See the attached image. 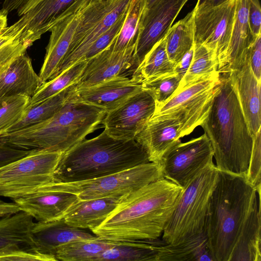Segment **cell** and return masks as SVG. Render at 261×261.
<instances>
[{
    "instance_id": "d6a6232c",
    "label": "cell",
    "mask_w": 261,
    "mask_h": 261,
    "mask_svg": "<svg viewBox=\"0 0 261 261\" xmlns=\"http://www.w3.org/2000/svg\"><path fill=\"white\" fill-rule=\"evenodd\" d=\"M174 66L167 53L165 37L146 54L131 77L141 83L144 80L174 72Z\"/></svg>"
},
{
    "instance_id": "f6af8a7d",
    "label": "cell",
    "mask_w": 261,
    "mask_h": 261,
    "mask_svg": "<svg viewBox=\"0 0 261 261\" xmlns=\"http://www.w3.org/2000/svg\"><path fill=\"white\" fill-rule=\"evenodd\" d=\"M193 51L194 46L182 57L179 62L175 64L174 71L179 76L181 80L190 65Z\"/></svg>"
},
{
    "instance_id": "603a6c76",
    "label": "cell",
    "mask_w": 261,
    "mask_h": 261,
    "mask_svg": "<svg viewBox=\"0 0 261 261\" xmlns=\"http://www.w3.org/2000/svg\"><path fill=\"white\" fill-rule=\"evenodd\" d=\"M121 197L78 199L63 218L71 226L91 231L103 222L116 206Z\"/></svg>"
},
{
    "instance_id": "3957f363",
    "label": "cell",
    "mask_w": 261,
    "mask_h": 261,
    "mask_svg": "<svg viewBox=\"0 0 261 261\" xmlns=\"http://www.w3.org/2000/svg\"><path fill=\"white\" fill-rule=\"evenodd\" d=\"M149 162L145 150L135 140L116 139L104 130L63 153L54 172V181L89 180Z\"/></svg>"
},
{
    "instance_id": "4316f807",
    "label": "cell",
    "mask_w": 261,
    "mask_h": 261,
    "mask_svg": "<svg viewBox=\"0 0 261 261\" xmlns=\"http://www.w3.org/2000/svg\"><path fill=\"white\" fill-rule=\"evenodd\" d=\"M157 261H213L205 229L182 241L160 244Z\"/></svg>"
},
{
    "instance_id": "9a60e30c",
    "label": "cell",
    "mask_w": 261,
    "mask_h": 261,
    "mask_svg": "<svg viewBox=\"0 0 261 261\" xmlns=\"http://www.w3.org/2000/svg\"><path fill=\"white\" fill-rule=\"evenodd\" d=\"M188 0H158L142 13L134 57L138 66L146 54L167 34Z\"/></svg>"
},
{
    "instance_id": "8d00e7d4",
    "label": "cell",
    "mask_w": 261,
    "mask_h": 261,
    "mask_svg": "<svg viewBox=\"0 0 261 261\" xmlns=\"http://www.w3.org/2000/svg\"><path fill=\"white\" fill-rule=\"evenodd\" d=\"M220 73L211 79L202 81L185 88L173 94L165 102L156 106L153 114L169 111L187 100L215 87L220 81Z\"/></svg>"
},
{
    "instance_id": "5b68a950",
    "label": "cell",
    "mask_w": 261,
    "mask_h": 261,
    "mask_svg": "<svg viewBox=\"0 0 261 261\" xmlns=\"http://www.w3.org/2000/svg\"><path fill=\"white\" fill-rule=\"evenodd\" d=\"M72 95L49 119L2 135L0 143L26 150L67 151L94 132L107 113L102 109L75 100Z\"/></svg>"
},
{
    "instance_id": "e0dca14e",
    "label": "cell",
    "mask_w": 261,
    "mask_h": 261,
    "mask_svg": "<svg viewBox=\"0 0 261 261\" xmlns=\"http://www.w3.org/2000/svg\"><path fill=\"white\" fill-rule=\"evenodd\" d=\"M78 199L75 194L53 190L46 184L12 200L20 211L25 212L37 222H46L63 218Z\"/></svg>"
},
{
    "instance_id": "7402d4cb",
    "label": "cell",
    "mask_w": 261,
    "mask_h": 261,
    "mask_svg": "<svg viewBox=\"0 0 261 261\" xmlns=\"http://www.w3.org/2000/svg\"><path fill=\"white\" fill-rule=\"evenodd\" d=\"M248 4L249 0H237L234 20L228 50V64L224 72L238 70L244 64L248 58L249 47L256 38L249 25Z\"/></svg>"
},
{
    "instance_id": "f546056e",
    "label": "cell",
    "mask_w": 261,
    "mask_h": 261,
    "mask_svg": "<svg viewBox=\"0 0 261 261\" xmlns=\"http://www.w3.org/2000/svg\"><path fill=\"white\" fill-rule=\"evenodd\" d=\"M170 60L176 64L194 45V10L171 26L165 36Z\"/></svg>"
},
{
    "instance_id": "f1b7e54d",
    "label": "cell",
    "mask_w": 261,
    "mask_h": 261,
    "mask_svg": "<svg viewBox=\"0 0 261 261\" xmlns=\"http://www.w3.org/2000/svg\"><path fill=\"white\" fill-rule=\"evenodd\" d=\"M114 246L103 252L96 261H157L155 241H114Z\"/></svg>"
},
{
    "instance_id": "484cf974",
    "label": "cell",
    "mask_w": 261,
    "mask_h": 261,
    "mask_svg": "<svg viewBox=\"0 0 261 261\" xmlns=\"http://www.w3.org/2000/svg\"><path fill=\"white\" fill-rule=\"evenodd\" d=\"M132 1L114 0L112 6L103 17L87 34L74 49L65 57L59 71L53 78L74 64L83 61V58L91 45L117 21L128 9Z\"/></svg>"
},
{
    "instance_id": "e575fe53",
    "label": "cell",
    "mask_w": 261,
    "mask_h": 261,
    "mask_svg": "<svg viewBox=\"0 0 261 261\" xmlns=\"http://www.w3.org/2000/svg\"><path fill=\"white\" fill-rule=\"evenodd\" d=\"M143 9L142 0H133L122 27L111 44L114 50L121 51L135 45L140 30Z\"/></svg>"
},
{
    "instance_id": "7dc6e473",
    "label": "cell",
    "mask_w": 261,
    "mask_h": 261,
    "mask_svg": "<svg viewBox=\"0 0 261 261\" xmlns=\"http://www.w3.org/2000/svg\"><path fill=\"white\" fill-rule=\"evenodd\" d=\"M29 1V0H5L1 10L8 14L12 11L17 10Z\"/></svg>"
},
{
    "instance_id": "bcb514c9",
    "label": "cell",
    "mask_w": 261,
    "mask_h": 261,
    "mask_svg": "<svg viewBox=\"0 0 261 261\" xmlns=\"http://www.w3.org/2000/svg\"><path fill=\"white\" fill-rule=\"evenodd\" d=\"M20 211L18 205L13 202H7L0 198V217L14 214Z\"/></svg>"
},
{
    "instance_id": "60d3db41",
    "label": "cell",
    "mask_w": 261,
    "mask_h": 261,
    "mask_svg": "<svg viewBox=\"0 0 261 261\" xmlns=\"http://www.w3.org/2000/svg\"><path fill=\"white\" fill-rule=\"evenodd\" d=\"M27 47L19 40L13 38L0 47V74L20 56L25 54Z\"/></svg>"
},
{
    "instance_id": "52a82bcc",
    "label": "cell",
    "mask_w": 261,
    "mask_h": 261,
    "mask_svg": "<svg viewBox=\"0 0 261 261\" xmlns=\"http://www.w3.org/2000/svg\"><path fill=\"white\" fill-rule=\"evenodd\" d=\"M159 163L149 162L114 174L89 180L63 182L52 181L51 189L75 194L79 199L121 197L163 178Z\"/></svg>"
},
{
    "instance_id": "ab89813d",
    "label": "cell",
    "mask_w": 261,
    "mask_h": 261,
    "mask_svg": "<svg viewBox=\"0 0 261 261\" xmlns=\"http://www.w3.org/2000/svg\"><path fill=\"white\" fill-rule=\"evenodd\" d=\"M261 131L253 136V145L249 165L245 178L256 190L260 191L261 187Z\"/></svg>"
},
{
    "instance_id": "cb8c5ba5",
    "label": "cell",
    "mask_w": 261,
    "mask_h": 261,
    "mask_svg": "<svg viewBox=\"0 0 261 261\" xmlns=\"http://www.w3.org/2000/svg\"><path fill=\"white\" fill-rule=\"evenodd\" d=\"M260 195L246 218L228 261H261Z\"/></svg>"
},
{
    "instance_id": "681fc988",
    "label": "cell",
    "mask_w": 261,
    "mask_h": 261,
    "mask_svg": "<svg viewBox=\"0 0 261 261\" xmlns=\"http://www.w3.org/2000/svg\"><path fill=\"white\" fill-rule=\"evenodd\" d=\"M42 0H29L17 10L18 15L21 16Z\"/></svg>"
},
{
    "instance_id": "c3c4849f",
    "label": "cell",
    "mask_w": 261,
    "mask_h": 261,
    "mask_svg": "<svg viewBox=\"0 0 261 261\" xmlns=\"http://www.w3.org/2000/svg\"><path fill=\"white\" fill-rule=\"evenodd\" d=\"M230 0H198L196 10L208 9L221 5Z\"/></svg>"
},
{
    "instance_id": "ba28073f",
    "label": "cell",
    "mask_w": 261,
    "mask_h": 261,
    "mask_svg": "<svg viewBox=\"0 0 261 261\" xmlns=\"http://www.w3.org/2000/svg\"><path fill=\"white\" fill-rule=\"evenodd\" d=\"M62 154L32 150L27 155L0 167V197L13 199L54 181Z\"/></svg>"
},
{
    "instance_id": "4dcf8cb0",
    "label": "cell",
    "mask_w": 261,
    "mask_h": 261,
    "mask_svg": "<svg viewBox=\"0 0 261 261\" xmlns=\"http://www.w3.org/2000/svg\"><path fill=\"white\" fill-rule=\"evenodd\" d=\"M114 241L101 239L79 240L58 247L55 256L57 260L96 261L103 252L114 246Z\"/></svg>"
},
{
    "instance_id": "7a4b0ae2",
    "label": "cell",
    "mask_w": 261,
    "mask_h": 261,
    "mask_svg": "<svg viewBox=\"0 0 261 261\" xmlns=\"http://www.w3.org/2000/svg\"><path fill=\"white\" fill-rule=\"evenodd\" d=\"M200 126L211 143L217 169L245 176L253 136L227 72L220 73L218 91Z\"/></svg>"
},
{
    "instance_id": "8992f818",
    "label": "cell",
    "mask_w": 261,
    "mask_h": 261,
    "mask_svg": "<svg viewBox=\"0 0 261 261\" xmlns=\"http://www.w3.org/2000/svg\"><path fill=\"white\" fill-rule=\"evenodd\" d=\"M218 176L219 170L213 162L182 188L162 233L165 243L178 242L204 230Z\"/></svg>"
},
{
    "instance_id": "6da1fadb",
    "label": "cell",
    "mask_w": 261,
    "mask_h": 261,
    "mask_svg": "<svg viewBox=\"0 0 261 261\" xmlns=\"http://www.w3.org/2000/svg\"><path fill=\"white\" fill-rule=\"evenodd\" d=\"M182 188L164 178L121 197L91 232L113 241H155L162 234Z\"/></svg>"
},
{
    "instance_id": "f35d334b",
    "label": "cell",
    "mask_w": 261,
    "mask_h": 261,
    "mask_svg": "<svg viewBox=\"0 0 261 261\" xmlns=\"http://www.w3.org/2000/svg\"><path fill=\"white\" fill-rule=\"evenodd\" d=\"M129 7L119 17L117 21L91 45L85 54L83 61H87L89 60L111 44L119 34L122 27L126 18Z\"/></svg>"
},
{
    "instance_id": "5bb4252c",
    "label": "cell",
    "mask_w": 261,
    "mask_h": 261,
    "mask_svg": "<svg viewBox=\"0 0 261 261\" xmlns=\"http://www.w3.org/2000/svg\"><path fill=\"white\" fill-rule=\"evenodd\" d=\"M76 0H42L3 32L18 39L27 48L59 21Z\"/></svg>"
},
{
    "instance_id": "836d02e7",
    "label": "cell",
    "mask_w": 261,
    "mask_h": 261,
    "mask_svg": "<svg viewBox=\"0 0 261 261\" xmlns=\"http://www.w3.org/2000/svg\"><path fill=\"white\" fill-rule=\"evenodd\" d=\"M87 61L77 63L55 77L40 85L31 98L27 108L40 103L56 95L66 88L76 84L86 65Z\"/></svg>"
},
{
    "instance_id": "2e32d148",
    "label": "cell",
    "mask_w": 261,
    "mask_h": 261,
    "mask_svg": "<svg viewBox=\"0 0 261 261\" xmlns=\"http://www.w3.org/2000/svg\"><path fill=\"white\" fill-rule=\"evenodd\" d=\"M135 47L115 51L111 44L87 61L76 88L88 87L115 76H126L127 74L132 76L138 67L134 57Z\"/></svg>"
},
{
    "instance_id": "8fae6325",
    "label": "cell",
    "mask_w": 261,
    "mask_h": 261,
    "mask_svg": "<svg viewBox=\"0 0 261 261\" xmlns=\"http://www.w3.org/2000/svg\"><path fill=\"white\" fill-rule=\"evenodd\" d=\"M214 151L205 133L172 146L159 163L163 177L184 188L201 171L213 162Z\"/></svg>"
},
{
    "instance_id": "d6986e66",
    "label": "cell",
    "mask_w": 261,
    "mask_h": 261,
    "mask_svg": "<svg viewBox=\"0 0 261 261\" xmlns=\"http://www.w3.org/2000/svg\"><path fill=\"white\" fill-rule=\"evenodd\" d=\"M227 73L236 89L249 131L253 136L261 129V82L252 72L248 55L239 69Z\"/></svg>"
},
{
    "instance_id": "ee69618b",
    "label": "cell",
    "mask_w": 261,
    "mask_h": 261,
    "mask_svg": "<svg viewBox=\"0 0 261 261\" xmlns=\"http://www.w3.org/2000/svg\"><path fill=\"white\" fill-rule=\"evenodd\" d=\"M31 150L15 148L0 143V167L27 155Z\"/></svg>"
},
{
    "instance_id": "ac0fdd59",
    "label": "cell",
    "mask_w": 261,
    "mask_h": 261,
    "mask_svg": "<svg viewBox=\"0 0 261 261\" xmlns=\"http://www.w3.org/2000/svg\"><path fill=\"white\" fill-rule=\"evenodd\" d=\"M142 89L141 83L132 77L119 76L88 87L76 89L72 95L76 100L110 112Z\"/></svg>"
},
{
    "instance_id": "816d5d0a",
    "label": "cell",
    "mask_w": 261,
    "mask_h": 261,
    "mask_svg": "<svg viewBox=\"0 0 261 261\" xmlns=\"http://www.w3.org/2000/svg\"><path fill=\"white\" fill-rule=\"evenodd\" d=\"M158 0H142L143 9L142 13L151 8Z\"/></svg>"
},
{
    "instance_id": "f5cc1de1",
    "label": "cell",
    "mask_w": 261,
    "mask_h": 261,
    "mask_svg": "<svg viewBox=\"0 0 261 261\" xmlns=\"http://www.w3.org/2000/svg\"><path fill=\"white\" fill-rule=\"evenodd\" d=\"M14 38L2 34L0 35V47Z\"/></svg>"
},
{
    "instance_id": "f907efd6",
    "label": "cell",
    "mask_w": 261,
    "mask_h": 261,
    "mask_svg": "<svg viewBox=\"0 0 261 261\" xmlns=\"http://www.w3.org/2000/svg\"><path fill=\"white\" fill-rule=\"evenodd\" d=\"M7 14L0 10V35L7 27Z\"/></svg>"
},
{
    "instance_id": "b9f144b4",
    "label": "cell",
    "mask_w": 261,
    "mask_h": 261,
    "mask_svg": "<svg viewBox=\"0 0 261 261\" xmlns=\"http://www.w3.org/2000/svg\"><path fill=\"white\" fill-rule=\"evenodd\" d=\"M248 61L253 74L261 82V35L257 37L250 46Z\"/></svg>"
},
{
    "instance_id": "ffe728a7",
    "label": "cell",
    "mask_w": 261,
    "mask_h": 261,
    "mask_svg": "<svg viewBox=\"0 0 261 261\" xmlns=\"http://www.w3.org/2000/svg\"><path fill=\"white\" fill-rule=\"evenodd\" d=\"M31 238L37 251L55 257L57 249L64 244L79 240L94 239L97 237L85 229L69 225L62 218L46 222H34Z\"/></svg>"
},
{
    "instance_id": "7bdbcfd3",
    "label": "cell",
    "mask_w": 261,
    "mask_h": 261,
    "mask_svg": "<svg viewBox=\"0 0 261 261\" xmlns=\"http://www.w3.org/2000/svg\"><path fill=\"white\" fill-rule=\"evenodd\" d=\"M248 17L253 36L256 38L261 35V10L259 0H249Z\"/></svg>"
},
{
    "instance_id": "d590c367",
    "label": "cell",
    "mask_w": 261,
    "mask_h": 261,
    "mask_svg": "<svg viewBox=\"0 0 261 261\" xmlns=\"http://www.w3.org/2000/svg\"><path fill=\"white\" fill-rule=\"evenodd\" d=\"M181 78L174 71L143 81L142 88L150 92L156 106L165 102L178 88Z\"/></svg>"
},
{
    "instance_id": "83f0119b",
    "label": "cell",
    "mask_w": 261,
    "mask_h": 261,
    "mask_svg": "<svg viewBox=\"0 0 261 261\" xmlns=\"http://www.w3.org/2000/svg\"><path fill=\"white\" fill-rule=\"evenodd\" d=\"M75 88L76 84L71 85L43 102L27 108L21 118L6 133L22 129L49 119L69 100Z\"/></svg>"
},
{
    "instance_id": "7c38bea8",
    "label": "cell",
    "mask_w": 261,
    "mask_h": 261,
    "mask_svg": "<svg viewBox=\"0 0 261 261\" xmlns=\"http://www.w3.org/2000/svg\"><path fill=\"white\" fill-rule=\"evenodd\" d=\"M156 107L152 94L142 89L106 113L101 124L110 136L133 140L153 114Z\"/></svg>"
},
{
    "instance_id": "30bf717a",
    "label": "cell",
    "mask_w": 261,
    "mask_h": 261,
    "mask_svg": "<svg viewBox=\"0 0 261 261\" xmlns=\"http://www.w3.org/2000/svg\"><path fill=\"white\" fill-rule=\"evenodd\" d=\"M197 126L196 119L182 110L153 114L135 140L145 150L150 162L159 163L172 146Z\"/></svg>"
},
{
    "instance_id": "1f68e13d",
    "label": "cell",
    "mask_w": 261,
    "mask_h": 261,
    "mask_svg": "<svg viewBox=\"0 0 261 261\" xmlns=\"http://www.w3.org/2000/svg\"><path fill=\"white\" fill-rule=\"evenodd\" d=\"M220 73L211 52L203 45L194 44L190 65L174 93L192 84L211 79Z\"/></svg>"
},
{
    "instance_id": "277c9868",
    "label": "cell",
    "mask_w": 261,
    "mask_h": 261,
    "mask_svg": "<svg viewBox=\"0 0 261 261\" xmlns=\"http://www.w3.org/2000/svg\"><path fill=\"white\" fill-rule=\"evenodd\" d=\"M260 195L245 176L219 171L204 226L213 261H228L241 228Z\"/></svg>"
},
{
    "instance_id": "74e56055",
    "label": "cell",
    "mask_w": 261,
    "mask_h": 261,
    "mask_svg": "<svg viewBox=\"0 0 261 261\" xmlns=\"http://www.w3.org/2000/svg\"><path fill=\"white\" fill-rule=\"evenodd\" d=\"M31 97L18 95L12 97L0 106V136L17 122L22 117L28 107Z\"/></svg>"
},
{
    "instance_id": "d4e9b609",
    "label": "cell",
    "mask_w": 261,
    "mask_h": 261,
    "mask_svg": "<svg viewBox=\"0 0 261 261\" xmlns=\"http://www.w3.org/2000/svg\"><path fill=\"white\" fill-rule=\"evenodd\" d=\"M34 223L33 217L23 211L0 217V253L19 249L36 250L31 238Z\"/></svg>"
},
{
    "instance_id": "44dd1931",
    "label": "cell",
    "mask_w": 261,
    "mask_h": 261,
    "mask_svg": "<svg viewBox=\"0 0 261 261\" xmlns=\"http://www.w3.org/2000/svg\"><path fill=\"white\" fill-rule=\"evenodd\" d=\"M40 85L30 57L25 54L20 56L0 74V106L18 95L32 97Z\"/></svg>"
},
{
    "instance_id": "4fadbf2b",
    "label": "cell",
    "mask_w": 261,
    "mask_h": 261,
    "mask_svg": "<svg viewBox=\"0 0 261 261\" xmlns=\"http://www.w3.org/2000/svg\"><path fill=\"white\" fill-rule=\"evenodd\" d=\"M94 0H76L51 32L39 76L41 85L53 79L66 57L85 11Z\"/></svg>"
},
{
    "instance_id": "9c48e42d",
    "label": "cell",
    "mask_w": 261,
    "mask_h": 261,
    "mask_svg": "<svg viewBox=\"0 0 261 261\" xmlns=\"http://www.w3.org/2000/svg\"><path fill=\"white\" fill-rule=\"evenodd\" d=\"M236 6L237 0H230L216 7L193 9L194 44L202 45L211 52L220 73L228 64Z\"/></svg>"
}]
</instances>
